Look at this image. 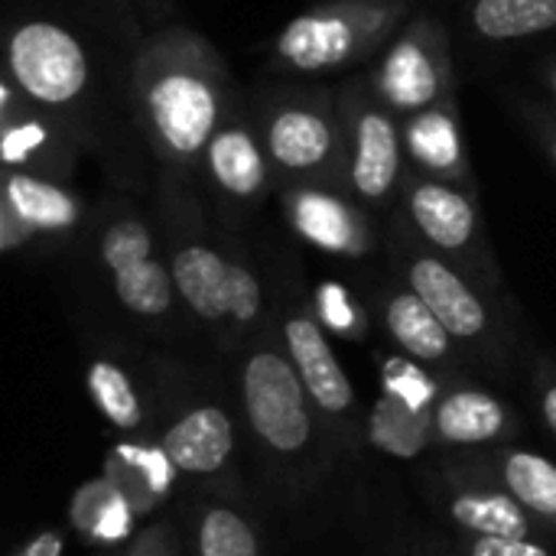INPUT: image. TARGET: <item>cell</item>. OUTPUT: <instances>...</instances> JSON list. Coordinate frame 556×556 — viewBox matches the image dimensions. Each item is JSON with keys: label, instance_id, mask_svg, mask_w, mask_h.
<instances>
[{"label": "cell", "instance_id": "1", "mask_svg": "<svg viewBox=\"0 0 556 556\" xmlns=\"http://www.w3.org/2000/svg\"><path fill=\"white\" fill-rule=\"evenodd\" d=\"M143 36L127 0H20L7 16L3 75L62 121L117 189H140L156 169L134 108Z\"/></svg>", "mask_w": 556, "mask_h": 556}, {"label": "cell", "instance_id": "2", "mask_svg": "<svg viewBox=\"0 0 556 556\" xmlns=\"http://www.w3.org/2000/svg\"><path fill=\"white\" fill-rule=\"evenodd\" d=\"M238 94V81L208 36L182 23L150 29L134 65V108L153 173L195 179L205 147Z\"/></svg>", "mask_w": 556, "mask_h": 556}, {"label": "cell", "instance_id": "3", "mask_svg": "<svg viewBox=\"0 0 556 556\" xmlns=\"http://www.w3.org/2000/svg\"><path fill=\"white\" fill-rule=\"evenodd\" d=\"M153 212L186 309L212 326H254L264 316L261 274L235 241V231L218 222L199 182L153 173Z\"/></svg>", "mask_w": 556, "mask_h": 556}, {"label": "cell", "instance_id": "4", "mask_svg": "<svg viewBox=\"0 0 556 556\" xmlns=\"http://www.w3.org/2000/svg\"><path fill=\"white\" fill-rule=\"evenodd\" d=\"M414 13V0H319L283 23L270 65L293 78L371 65Z\"/></svg>", "mask_w": 556, "mask_h": 556}, {"label": "cell", "instance_id": "5", "mask_svg": "<svg viewBox=\"0 0 556 556\" xmlns=\"http://www.w3.org/2000/svg\"><path fill=\"white\" fill-rule=\"evenodd\" d=\"M88 231L117 303L137 319L169 316L179 290L153 205L114 186L91 205Z\"/></svg>", "mask_w": 556, "mask_h": 556}, {"label": "cell", "instance_id": "6", "mask_svg": "<svg viewBox=\"0 0 556 556\" xmlns=\"http://www.w3.org/2000/svg\"><path fill=\"white\" fill-rule=\"evenodd\" d=\"M280 186H345V127L339 91L323 85H274L251 98ZM349 189V186H345Z\"/></svg>", "mask_w": 556, "mask_h": 556}, {"label": "cell", "instance_id": "7", "mask_svg": "<svg viewBox=\"0 0 556 556\" xmlns=\"http://www.w3.org/2000/svg\"><path fill=\"white\" fill-rule=\"evenodd\" d=\"M345 127V186L371 215H394L407 179L404 121L371 91L368 78L339 88Z\"/></svg>", "mask_w": 556, "mask_h": 556}, {"label": "cell", "instance_id": "8", "mask_svg": "<svg viewBox=\"0 0 556 556\" xmlns=\"http://www.w3.org/2000/svg\"><path fill=\"white\" fill-rule=\"evenodd\" d=\"M195 182L202 195H208V205L225 228L251 218L270 199V192H277V173L267 156L254 108L244 94L231 101L215 127Z\"/></svg>", "mask_w": 556, "mask_h": 556}, {"label": "cell", "instance_id": "9", "mask_svg": "<svg viewBox=\"0 0 556 556\" xmlns=\"http://www.w3.org/2000/svg\"><path fill=\"white\" fill-rule=\"evenodd\" d=\"M371 91L397 114L410 117L433 104L456 98L453 42L443 20L433 13H414L407 26L384 46L368 68Z\"/></svg>", "mask_w": 556, "mask_h": 556}, {"label": "cell", "instance_id": "10", "mask_svg": "<svg viewBox=\"0 0 556 556\" xmlns=\"http://www.w3.org/2000/svg\"><path fill=\"white\" fill-rule=\"evenodd\" d=\"M430 251L443 254L466 274L492 277V251L485 238L479 189L443 182L407 166L401 202L394 212Z\"/></svg>", "mask_w": 556, "mask_h": 556}, {"label": "cell", "instance_id": "11", "mask_svg": "<svg viewBox=\"0 0 556 556\" xmlns=\"http://www.w3.org/2000/svg\"><path fill=\"white\" fill-rule=\"evenodd\" d=\"M91 222V205L75 182L3 169L0 176V251L20 254L29 248H55L81 235Z\"/></svg>", "mask_w": 556, "mask_h": 556}, {"label": "cell", "instance_id": "12", "mask_svg": "<svg viewBox=\"0 0 556 556\" xmlns=\"http://www.w3.org/2000/svg\"><path fill=\"white\" fill-rule=\"evenodd\" d=\"M394 222V248L401 257L404 283L437 313V319L446 326V332L459 342L482 339L492 326V313L485 300L479 296L476 283L463 267L446 261L443 254L430 251L397 215Z\"/></svg>", "mask_w": 556, "mask_h": 556}, {"label": "cell", "instance_id": "13", "mask_svg": "<svg viewBox=\"0 0 556 556\" xmlns=\"http://www.w3.org/2000/svg\"><path fill=\"white\" fill-rule=\"evenodd\" d=\"M280 208L287 225L313 248L336 257H368L378 244L375 215L345 189V186H319L296 182L280 186Z\"/></svg>", "mask_w": 556, "mask_h": 556}, {"label": "cell", "instance_id": "14", "mask_svg": "<svg viewBox=\"0 0 556 556\" xmlns=\"http://www.w3.org/2000/svg\"><path fill=\"white\" fill-rule=\"evenodd\" d=\"M78 140L65 130L62 121H55L46 108L29 101L13 78L3 75L0 81V160L3 169H26L49 179L75 182L78 160H81Z\"/></svg>", "mask_w": 556, "mask_h": 556}, {"label": "cell", "instance_id": "15", "mask_svg": "<svg viewBox=\"0 0 556 556\" xmlns=\"http://www.w3.org/2000/svg\"><path fill=\"white\" fill-rule=\"evenodd\" d=\"M244 407L254 433L277 453H296L309 440L306 388L290 355L257 349L244 365Z\"/></svg>", "mask_w": 556, "mask_h": 556}, {"label": "cell", "instance_id": "16", "mask_svg": "<svg viewBox=\"0 0 556 556\" xmlns=\"http://www.w3.org/2000/svg\"><path fill=\"white\" fill-rule=\"evenodd\" d=\"M401 121H404V153L410 169L443 182L479 189L463 117H459V98L433 104Z\"/></svg>", "mask_w": 556, "mask_h": 556}, {"label": "cell", "instance_id": "17", "mask_svg": "<svg viewBox=\"0 0 556 556\" xmlns=\"http://www.w3.org/2000/svg\"><path fill=\"white\" fill-rule=\"evenodd\" d=\"M283 345H287V355L293 362V368L300 371L303 378V388L306 394L329 414H342L352 407L355 401V391H352V381L345 375V368L339 365L323 326L316 316L309 313H300L293 309L287 319H283Z\"/></svg>", "mask_w": 556, "mask_h": 556}, {"label": "cell", "instance_id": "18", "mask_svg": "<svg viewBox=\"0 0 556 556\" xmlns=\"http://www.w3.org/2000/svg\"><path fill=\"white\" fill-rule=\"evenodd\" d=\"M231 420L218 407H195L163 440V453L169 456V463L192 476H208L222 469L231 456Z\"/></svg>", "mask_w": 556, "mask_h": 556}, {"label": "cell", "instance_id": "19", "mask_svg": "<svg viewBox=\"0 0 556 556\" xmlns=\"http://www.w3.org/2000/svg\"><path fill=\"white\" fill-rule=\"evenodd\" d=\"M466 26L482 42H518L556 29V0H469Z\"/></svg>", "mask_w": 556, "mask_h": 556}, {"label": "cell", "instance_id": "20", "mask_svg": "<svg viewBox=\"0 0 556 556\" xmlns=\"http://www.w3.org/2000/svg\"><path fill=\"white\" fill-rule=\"evenodd\" d=\"M384 326L391 339L417 362H443L453 349V336L437 319V313L404 283V290L388 293Z\"/></svg>", "mask_w": 556, "mask_h": 556}, {"label": "cell", "instance_id": "21", "mask_svg": "<svg viewBox=\"0 0 556 556\" xmlns=\"http://www.w3.org/2000/svg\"><path fill=\"white\" fill-rule=\"evenodd\" d=\"M505 427V410L482 391H456L437 407V430L450 443H485Z\"/></svg>", "mask_w": 556, "mask_h": 556}, {"label": "cell", "instance_id": "22", "mask_svg": "<svg viewBox=\"0 0 556 556\" xmlns=\"http://www.w3.org/2000/svg\"><path fill=\"white\" fill-rule=\"evenodd\" d=\"M371 443L397 459H414L427 446V424L420 407L397 394H388L371 410Z\"/></svg>", "mask_w": 556, "mask_h": 556}, {"label": "cell", "instance_id": "23", "mask_svg": "<svg viewBox=\"0 0 556 556\" xmlns=\"http://www.w3.org/2000/svg\"><path fill=\"white\" fill-rule=\"evenodd\" d=\"M453 518L479 531L482 538H525L528 534V515L518 498L505 495H463L453 502Z\"/></svg>", "mask_w": 556, "mask_h": 556}, {"label": "cell", "instance_id": "24", "mask_svg": "<svg viewBox=\"0 0 556 556\" xmlns=\"http://www.w3.org/2000/svg\"><path fill=\"white\" fill-rule=\"evenodd\" d=\"M88 391L98 404V410L117 427V430H134L140 424V401L137 391L127 378L124 368H117L108 358L91 362L88 368Z\"/></svg>", "mask_w": 556, "mask_h": 556}, {"label": "cell", "instance_id": "25", "mask_svg": "<svg viewBox=\"0 0 556 556\" xmlns=\"http://www.w3.org/2000/svg\"><path fill=\"white\" fill-rule=\"evenodd\" d=\"M505 482L511 495L541 515H556V466L534 453H511L505 463Z\"/></svg>", "mask_w": 556, "mask_h": 556}, {"label": "cell", "instance_id": "26", "mask_svg": "<svg viewBox=\"0 0 556 556\" xmlns=\"http://www.w3.org/2000/svg\"><path fill=\"white\" fill-rule=\"evenodd\" d=\"M199 556H257V541L241 515L212 508L199 528Z\"/></svg>", "mask_w": 556, "mask_h": 556}, {"label": "cell", "instance_id": "27", "mask_svg": "<svg viewBox=\"0 0 556 556\" xmlns=\"http://www.w3.org/2000/svg\"><path fill=\"white\" fill-rule=\"evenodd\" d=\"M521 117L528 121L534 140L541 143L544 156L554 163L556 169V108H547V104H534V101H521Z\"/></svg>", "mask_w": 556, "mask_h": 556}, {"label": "cell", "instance_id": "28", "mask_svg": "<svg viewBox=\"0 0 556 556\" xmlns=\"http://www.w3.org/2000/svg\"><path fill=\"white\" fill-rule=\"evenodd\" d=\"M472 556H551L544 547L525 538H479Z\"/></svg>", "mask_w": 556, "mask_h": 556}, {"label": "cell", "instance_id": "29", "mask_svg": "<svg viewBox=\"0 0 556 556\" xmlns=\"http://www.w3.org/2000/svg\"><path fill=\"white\" fill-rule=\"evenodd\" d=\"M20 556H62V534L42 531L39 538H33V541L23 547V554Z\"/></svg>", "mask_w": 556, "mask_h": 556}, {"label": "cell", "instance_id": "30", "mask_svg": "<svg viewBox=\"0 0 556 556\" xmlns=\"http://www.w3.org/2000/svg\"><path fill=\"white\" fill-rule=\"evenodd\" d=\"M541 81H544V88L551 91V98L556 101V55L541 65Z\"/></svg>", "mask_w": 556, "mask_h": 556}, {"label": "cell", "instance_id": "31", "mask_svg": "<svg viewBox=\"0 0 556 556\" xmlns=\"http://www.w3.org/2000/svg\"><path fill=\"white\" fill-rule=\"evenodd\" d=\"M544 420L551 424V430L556 433V384L544 394Z\"/></svg>", "mask_w": 556, "mask_h": 556}, {"label": "cell", "instance_id": "32", "mask_svg": "<svg viewBox=\"0 0 556 556\" xmlns=\"http://www.w3.org/2000/svg\"><path fill=\"white\" fill-rule=\"evenodd\" d=\"M147 3H150V7H156V3H163V0H147Z\"/></svg>", "mask_w": 556, "mask_h": 556}]
</instances>
